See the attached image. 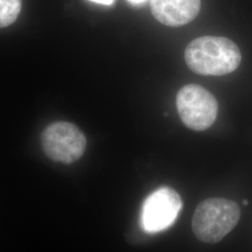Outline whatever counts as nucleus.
<instances>
[{
	"label": "nucleus",
	"instance_id": "f257e3e1",
	"mask_svg": "<svg viewBox=\"0 0 252 252\" xmlns=\"http://www.w3.org/2000/svg\"><path fill=\"white\" fill-rule=\"evenodd\" d=\"M189 69L204 76H223L234 71L241 63L239 48L222 36L198 37L185 51Z\"/></svg>",
	"mask_w": 252,
	"mask_h": 252
},
{
	"label": "nucleus",
	"instance_id": "f03ea898",
	"mask_svg": "<svg viewBox=\"0 0 252 252\" xmlns=\"http://www.w3.org/2000/svg\"><path fill=\"white\" fill-rule=\"evenodd\" d=\"M240 207L232 200L209 198L199 204L192 217V232L197 239L216 244L225 237L240 220Z\"/></svg>",
	"mask_w": 252,
	"mask_h": 252
},
{
	"label": "nucleus",
	"instance_id": "7ed1b4c3",
	"mask_svg": "<svg viewBox=\"0 0 252 252\" xmlns=\"http://www.w3.org/2000/svg\"><path fill=\"white\" fill-rule=\"evenodd\" d=\"M177 108L183 124L194 131L207 130L218 115L215 96L197 84L186 85L179 91Z\"/></svg>",
	"mask_w": 252,
	"mask_h": 252
},
{
	"label": "nucleus",
	"instance_id": "20e7f679",
	"mask_svg": "<svg viewBox=\"0 0 252 252\" xmlns=\"http://www.w3.org/2000/svg\"><path fill=\"white\" fill-rule=\"evenodd\" d=\"M46 155L55 162L72 163L78 161L86 149V138L76 126L58 122L48 126L42 134Z\"/></svg>",
	"mask_w": 252,
	"mask_h": 252
},
{
	"label": "nucleus",
	"instance_id": "39448f33",
	"mask_svg": "<svg viewBox=\"0 0 252 252\" xmlns=\"http://www.w3.org/2000/svg\"><path fill=\"white\" fill-rule=\"evenodd\" d=\"M182 207V201L177 190L161 187L145 200L141 222L148 233H158L174 223Z\"/></svg>",
	"mask_w": 252,
	"mask_h": 252
},
{
	"label": "nucleus",
	"instance_id": "423d86ee",
	"mask_svg": "<svg viewBox=\"0 0 252 252\" xmlns=\"http://www.w3.org/2000/svg\"><path fill=\"white\" fill-rule=\"evenodd\" d=\"M154 18L167 27H181L198 15L201 0H151Z\"/></svg>",
	"mask_w": 252,
	"mask_h": 252
},
{
	"label": "nucleus",
	"instance_id": "0eeeda50",
	"mask_svg": "<svg viewBox=\"0 0 252 252\" xmlns=\"http://www.w3.org/2000/svg\"><path fill=\"white\" fill-rule=\"evenodd\" d=\"M22 0H0V28L9 27L18 17Z\"/></svg>",
	"mask_w": 252,
	"mask_h": 252
},
{
	"label": "nucleus",
	"instance_id": "6e6552de",
	"mask_svg": "<svg viewBox=\"0 0 252 252\" xmlns=\"http://www.w3.org/2000/svg\"><path fill=\"white\" fill-rule=\"evenodd\" d=\"M89 1L100 4V5H104V6H111L115 2V0H89Z\"/></svg>",
	"mask_w": 252,
	"mask_h": 252
},
{
	"label": "nucleus",
	"instance_id": "1a4fd4ad",
	"mask_svg": "<svg viewBox=\"0 0 252 252\" xmlns=\"http://www.w3.org/2000/svg\"><path fill=\"white\" fill-rule=\"evenodd\" d=\"M127 1L134 6H139V5H142L146 3L148 0H127Z\"/></svg>",
	"mask_w": 252,
	"mask_h": 252
},
{
	"label": "nucleus",
	"instance_id": "9d476101",
	"mask_svg": "<svg viewBox=\"0 0 252 252\" xmlns=\"http://www.w3.org/2000/svg\"><path fill=\"white\" fill-rule=\"evenodd\" d=\"M243 203H244V205H248V202H247V201H246V200H245V201H244Z\"/></svg>",
	"mask_w": 252,
	"mask_h": 252
}]
</instances>
